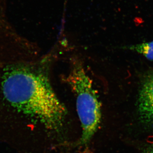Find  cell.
<instances>
[{"label":"cell","mask_w":153,"mask_h":153,"mask_svg":"<svg viewBox=\"0 0 153 153\" xmlns=\"http://www.w3.org/2000/svg\"><path fill=\"white\" fill-rule=\"evenodd\" d=\"M126 49L143 55L148 60L153 61V41L125 47Z\"/></svg>","instance_id":"obj_4"},{"label":"cell","mask_w":153,"mask_h":153,"mask_svg":"<svg viewBox=\"0 0 153 153\" xmlns=\"http://www.w3.org/2000/svg\"><path fill=\"white\" fill-rule=\"evenodd\" d=\"M143 153H153V145L146 147L143 151Z\"/></svg>","instance_id":"obj_6"},{"label":"cell","mask_w":153,"mask_h":153,"mask_svg":"<svg viewBox=\"0 0 153 153\" xmlns=\"http://www.w3.org/2000/svg\"><path fill=\"white\" fill-rule=\"evenodd\" d=\"M3 89L8 101L18 109L50 131L61 130L67 110L45 74L28 70L11 73L4 81Z\"/></svg>","instance_id":"obj_1"},{"label":"cell","mask_w":153,"mask_h":153,"mask_svg":"<svg viewBox=\"0 0 153 153\" xmlns=\"http://www.w3.org/2000/svg\"><path fill=\"white\" fill-rule=\"evenodd\" d=\"M7 14V0H0V24L6 22Z\"/></svg>","instance_id":"obj_5"},{"label":"cell","mask_w":153,"mask_h":153,"mask_svg":"<svg viewBox=\"0 0 153 153\" xmlns=\"http://www.w3.org/2000/svg\"><path fill=\"white\" fill-rule=\"evenodd\" d=\"M137 109L141 121L153 126V72L147 75L143 82L138 98Z\"/></svg>","instance_id":"obj_3"},{"label":"cell","mask_w":153,"mask_h":153,"mask_svg":"<svg viewBox=\"0 0 153 153\" xmlns=\"http://www.w3.org/2000/svg\"><path fill=\"white\" fill-rule=\"evenodd\" d=\"M66 81L76 98V108L82 134L81 145L89 143L98 129L101 120V105L92 80L81 63L73 64Z\"/></svg>","instance_id":"obj_2"}]
</instances>
